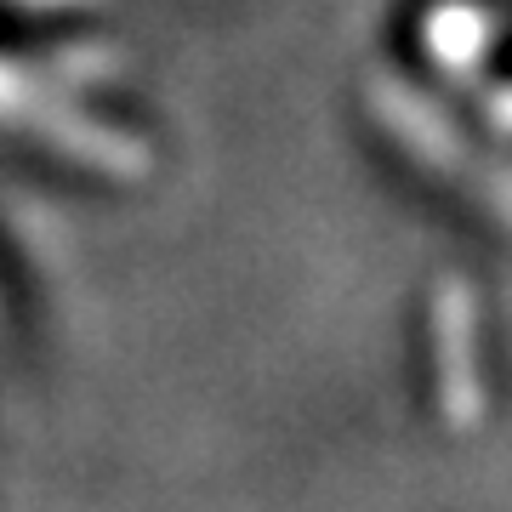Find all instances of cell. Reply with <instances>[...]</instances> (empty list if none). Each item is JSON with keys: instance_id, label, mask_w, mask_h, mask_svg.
Here are the masks:
<instances>
[{"instance_id": "5", "label": "cell", "mask_w": 512, "mask_h": 512, "mask_svg": "<svg viewBox=\"0 0 512 512\" xmlns=\"http://www.w3.org/2000/svg\"><path fill=\"white\" fill-rule=\"evenodd\" d=\"M490 126L512 137V86H501V92L490 97Z\"/></svg>"}, {"instance_id": "6", "label": "cell", "mask_w": 512, "mask_h": 512, "mask_svg": "<svg viewBox=\"0 0 512 512\" xmlns=\"http://www.w3.org/2000/svg\"><path fill=\"white\" fill-rule=\"evenodd\" d=\"M23 6H97V0H23Z\"/></svg>"}, {"instance_id": "4", "label": "cell", "mask_w": 512, "mask_h": 512, "mask_svg": "<svg viewBox=\"0 0 512 512\" xmlns=\"http://www.w3.org/2000/svg\"><path fill=\"white\" fill-rule=\"evenodd\" d=\"M490 46H495V18L473 0H444V6L427 12V52L439 57L444 69L467 74Z\"/></svg>"}, {"instance_id": "2", "label": "cell", "mask_w": 512, "mask_h": 512, "mask_svg": "<svg viewBox=\"0 0 512 512\" xmlns=\"http://www.w3.org/2000/svg\"><path fill=\"white\" fill-rule=\"evenodd\" d=\"M433 370H439V416L467 433L490 416V382H484V313L478 291L450 274L433 291Z\"/></svg>"}, {"instance_id": "1", "label": "cell", "mask_w": 512, "mask_h": 512, "mask_svg": "<svg viewBox=\"0 0 512 512\" xmlns=\"http://www.w3.org/2000/svg\"><path fill=\"white\" fill-rule=\"evenodd\" d=\"M365 109L376 114V126L387 137H399V148L416 165H427L456 194H467L478 211H490V217H501L512 228V165L467 143L461 126L427 92H416L404 74L370 69L365 74Z\"/></svg>"}, {"instance_id": "3", "label": "cell", "mask_w": 512, "mask_h": 512, "mask_svg": "<svg viewBox=\"0 0 512 512\" xmlns=\"http://www.w3.org/2000/svg\"><path fill=\"white\" fill-rule=\"evenodd\" d=\"M6 120H18L29 126L35 137H46L52 148H63L69 160L80 165H97V171H109V177H143L148 171V148L120 126H103L92 114H74L69 103H57V97H18Z\"/></svg>"}]
</instances>
